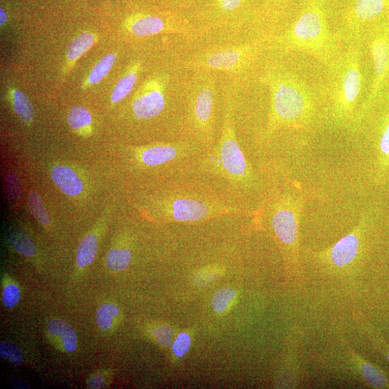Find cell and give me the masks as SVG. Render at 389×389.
Returning a JSON list of instances; mask_svg holds the SVG:
<instances>
[{
  "label": "cell",
  "mask_w": 389,
  "mask_h": 389,
  "mask_svg": "<svg viewBox=\"0 0 389 389\" xmlns=\"http://www.w3.org/2000/svg\"><path fill=\"white\" fill-rule=\"evenodd\" d=\"M117 59L116 53H110L102 58L89 75L84 82L85 87L101 82L110 72Z\"/></svg>",
  "instance_id": "24"
},
{
  "label": "cell",
  "mask_w": 389,
  "mask_h": 389,
  "mask_svg": "<svg viewBox=\"0 0 389 389\" xmlns=\"http://www.w3.org/2000/svg\"><path fill=\"white\" fill-rule=\"evenodd\" d=\"M301 205L291 196H284L274 203L272 224L279 241L284 245H297Z\"/></svg>",
  "instance_id": "9"
},
{
  "label": "cell",
  "mask_w": 389,
  "mask_h": 389,
  "mask_svg": "<svg viewBox=\"0 0 389 389\" xmlns=\"http://www.w3.org/2000/svg\"><path fill=\"white\" fill-rule=\"evenodd\" d=\"M223 273V268L219 265L206 267L195 275L194 282L198 286L212 283Z\"/></svg>",
  "instance_id": "29"
},
{
  "label": "cell",
  "mask_w": 389,
  "mask_h": 389,
  "mask_svg": "<svg viewBox=\"0 0 389 389\" xmlns=\"http://www.w3.org/2000/svg\"><path fill=\"white\" fill-rule=\"evenodd\" d=\"M151 334L155 342L160 346L168 347L172 343L174 332L169 326H156L153 329Z\"/></svg>",
  "instance_id": "31"
},
{
  "label": "cell",
  "mask_w": 389,
  "mask_h": 389,
  "mask_svg": "<svg viewBox=\"0 0 389 389\" xmlns=\"http://www.w3.org/2000/svg\"><path fill=\"white\" fill-rule=\"evenodd\" d=\"M362 321L363 322L362 325L364 326L366 333L369 336L374 345L383 355L389 363V345L385 341L381 334L374 330V326L367 321H364L363 318H362Z\"/></svg>",
  "instance_id": "30"
},
{
  "label": "cell",
  "mask_w": 389,
  "mask_h": 389,
  "mask_svg": "<svg viewBox=\"0 0 389 389\" xmlns=\"http://www.w3.org/2000/svg\"><path fill=\"white\" fill-rule=\"evenodd\" d=\"M46 333L50 343L58 350L73 352L77 347V335L66 321L53 319L46 324Z\"/></svg>",
  "instance_id": "13"
},
{
  "label": "cell",
  "mask_w": 389,
  "mask_h": 389,
  "mask_svg": "<svg viewBox=\"0 0 389 389\" xmlns=\"http://www.w3.org/2000/svg\"><path fill=\"white\" fill-rule=\"evenodd\" d=\"M113 373L110 371H99L93 374L87 381L88 388L99 389L106 387L112 380Z\"/></svg>",
  "instance_id": "32"
},
{
  "label": "cell",
  "mask_w": 389,
  "mask_h": 389,
  "mask_svg": "<svg viewBox=\"0 0 389 389\" xmlns=\"http://www.w3.org/2000/svg\"><path fill=\"white\" fill-rule=\"evenodd\" d=\"M155 214L175 222H197L241 212L228 197L217 189L200 182H176L157 198L153 203Z\"/></svg>",
  "instance_id": "5"
},
{
  "label": "cell",
  "mask_w": 389,
  "mask_h": 389,
  "mask_svg": "<svg viewBox=\"0 0 389 389\" xmlns=\"http://www.w3.org/2000/svg\"><path fill=\"white\" fill-rule=\"evenodd\" d=\"M7 21V15L5 11L1 8L0 9V25L2 26L6 24Z\"/></svg>",
  "instance_id": "37"
},
{
  "label": "cell",
  "mask_w": 389,
  "mask_h": 389,
  "mask_svg": "<svg viewBox=\"0 0 389 389\" xmlns=\"http://www.w3.org/2000/svg\"><path fill=\"white\" fill-rule=\"evenodd\" d=\"M379 149L383 157L389 158V121L385 124L381 132L379 139Z\"/></svg>",
  "instance_id": "36"
},
{
  "label": "cell",
  "mask_w": 389,
  "mask_h": 389,
  "mask_svg": "<svg viewBox=\"0 0 389 389\" xmlns=\"http://www.w3.org/2000/svg\"><path fill=\"white\" fill-rule=\"evenodd\" d=\"M236 298V292L231 288L219 290L212 300V307L215 312L223 314L228 312L234 305Z\"/></svg>",
  "instance_id": "26"
},
{
  "label": "cell",
  "mask_w": 389,
  "mask_h": 389,
  "mask_svg": "<svg viewBox=\"0 0 389 389\" xmlns=\"http://www.w3.org/2000/svg\"><path fill=\"white\" fill-rule=\"evenodd\" d=\"M132 260V253L129 248L116 245L109 250L106 258V265L114 272H122L127 270Z\"/></svg>",
  "instance_id": "21"
},
{
  "label": "cell",
  "mask_w": 389,
  "mask_h": 389,
  "mask_svg": "<svg viewBox=\"0 0 389 389\" xmlns=\"http://www.w3.org/2000/svg\"><path fill=\"white\" fill-rule=\"evenodd\" d=\"M141 70V63L139 62L134 63L129 68L125 75L118 81L113 89L111 95L112 103L121 102L132 93L138 82Z\"/></svg>",
  "instance_id": "17"
},
{
  "label": "cell",
  "mask_w": 389,
  "mask_h": 389,
  "mask_svg": "<svg viewBox=\"0 0 389 389\" xmlns=\"http://www.w3.org/2000/svg\"><path fill=\"white\" fill-rule=\"evenodd\" d=\"M121 316V310L117 305L105 303L97 309L96 319L100 330L108 333L113 331Z\"/></svg>",
  "instance_id": "22"
},
{
  "label": "cell",
  "mask_w": 389,
  "mask_h": 389,
  "mask_svg": "<svg viewBox=\"0 0 389 389\" xmlns=\"http://www.w3.org/2000/svg\"><path fill=\"white\" fill-rule=\"evenodd\" d=\"M106 219H101L79 243L76 256L77 272H82L94 262L98 250L100 237L105 229Z\"/></svg>",
  "instance_id": "14"
},
{
  "label": "cell",
  "mask_w": 389,
  "mask_h": 389,
  "mask_svg": "<svg viewBox=\"0 0 389 389\" xmlns=\"http://www.w3.org/2000/svg\"><path fill=\"white\" fill-rule=\"evenodd\" d=\"M0 355L8 362L20 366L24 362V357L21 350L15 345L2 341L0 343Z\"/></svg>",
  "instance_id": "28"
},
{
  "label": "cell",
  "mask_w": 389,
  "mask_h": 389,
  "mask_svg": "<svg viewBox=\"0 0 389 389\" xmlns=\"http://www.w3.org/2000/svg\"><path fill=\"white\" fill-rule=\"evenodd\" d=\"M218 75L207 71L192 72L183 79V137L205 151L216 141V112Z\"/></svg>",
  "instance_id": "6"
},
{
  "label": "cell",
  "mask_w": 389,
  "mask_h": 389,
  "mask_svg": "<svg viewBox=\"0 0 389 389\" xmlns=\"http://www.w3.org/2000/svg\"><path fill=\"white\" fill-rule=\"evenodd\" d=\"M260 82L270 94L267 123L262 139H271L285 128H303L311 123L317 108V96L311 87L275 58L262 68Z\"/></svg>",
  "instance_id": "1"
},
{
  "label": "cell",
  "mask_w": 389,
  "mask_h": 389,
  "mask_svg": "<svg viewBox=\"0 0 389 389\" xmlns=\"http://www.w3.org/2000/svg\"><path fill=\"white\" fill-rule=\"evenodd\" d=\"M362 232V225L356 227L330 249L323 253L324 257L337 267L350 265L360 253Z\"/></svg>",
  "instance_id": "11"
},
{
  "label": "cell",
  "mask_w": 389,
  "mask_h": 389,
  "mask_svg": "<svg viewBox=\"0 0 389 389\" xmlns=\"http://www.w3.org/2000/svg\"><path fill=\"white\" fill-rule=\"evenodd\" d=\"M224 89L223 121L219 137L212 148L198 158L191 172H203L217 181H223L232 193V198H236L238 193L251 190L255 178L253 167L237 139L234 84Z\"/></svg>",
  "instance_id": "2"
},
{
  "label": "cell",
  "mask_w": 389,
  "mask_h": 389,
  "mask_svg": "<svg viewBox=\"0 0 389 389\" xmlns=\"http://www.w3.org/2000/svg\"><path fill=\"white\" fill-rule=\"evenodd\" d=\"M348 42L327 69L328 82L325 87L332 117L340 125L353 118L364 85L360 44L358 39Z\"/></svg>",
  "instance_id": "7"
},
{
  "label": "cell",
  "mask_w": 389,
  "mask_h": 389,
  "mask_svg": "<svg viewBox=\"0 0 389 389\" xmlns=\"http://www.w3.org/2000/svg\"><path fill=\"white\" fill-rule=\"evenodd\" d=\"M327 0H305L295 20L284 32H266L270 50L298 52L313 57L326 69L343 50V36L332 31L328 20Z\"/></svg>",
  "instance_id": "3"
},
{
  "label": "cell",
  "mask_w": 389,
  "mask_h": 389,
  "mask_svg": "<svg viewBox=\"0 0 389 389\" xmlns=\"http://www.w3.org/2000/svg\"><path fill=\"white\" fill-rule=\"evenodd\" d=\"M246 0H217L219 10L224 14H229L241 8Z\"/></svg>",
  "instance_id": "35"
},
{
  "label": "cell",
  "mask_w": 389,
  "mask_h": 389,
  "mask_svg": "<svg viewBox=\"0 0 389 389\" xmlns=\"http://www.w3.org/2000/svg\"><path fill=\"white\" fill-rule=\"evenodd\" d=\"M51 177L54 184L65 195L77 197L82 193V179L71 167L56 165L51 169Z\"/></svg>",
  "instance_id": "15"
},
{
  "label": "cell",
  "mask_w": 389,
  "mask_h": 389,
  "mask_svg": "<svg viewBox=\"0 0 389 389\" xmlns=\"http://www.w3.org/2000/svg\"><path fill=\"white\" fill-rule=\"evenodd\" d=\"M388 4L389 0H353L344 17L348 41L358 39L363 28L380 17Z\"/></svg>",
  "instance_id": "10"
},
{
  "label": "cell",
  "mask_w": 389,
  "mask_h": 389,
  "mask_svg": "<svg viewBox=\"0 0 389 389\" xmlns=\"http://www.w3.org/2000/svg\"><path fill=\"white\" fill-rule=\"evenodd\" d=\"M353 357L359 374L369 385L374 388H389V378L385 371L358 355L353 354Z\"/></svg>",
  "instance_id": "16"
},
{
  "label": "cell",
  "mask_w": 389,
  "mask_h": 389,
  "mask_svg": "<svg viewBox=\"0 0 389 389\" xmlns=\"http://www.w3.org/2000/svg\"><path fill=\"white\" fill-rule=\"evenodd\" d=\"M68 122L70 128L79 135H89L92 130L93 117L84 106H75L69 112Z\"/></svg>",
  "instance_id": "20"
},
{
  "label": "cell",
  "mask_w": 389,
  "mask_h": 389,
  "mask_svg": "<svg viewBox=\"0 0 389 389\" xmlns=\"http://www.w3.org/2000/svg\"><path fill=\"white\" fill-rule=\"evenodd\" d=\"M370 51L375 79L369 99L364 106V110L367 109L374 100L382 82L389 73V34L374 37L370 43Z\"/></svg>",
  "instance_id": "12"
},
{
  "label": "cell",
  "mask_w": 389,
  "mask_h": 389,
  "mask_svg": "<svg viewBox=\"0 0 389 389\" xmlns=\"http://www.w3.org/2000/svg\"><path fill=\"white\" fill-rule=\"evenodd\" d=\"M28 205L38 222L44 227L49 228L51 224L50 218L37 193L32 191L29 193Z\"/></svg>",
  "instance_id": "27"
},
{
  "label": "cell",
  "mask_w": 389,
  "mask_h": 389,
  "mask_svg": "<svg viewBox=\"0 0 389 389\" xmlns=\"http://www.w3.org/2000/svg\"><path fill=\"white\" fill-rule=\"evenodd\" d=\"M191 345V338L186 333H179L174 341L172 350L178 357H184L189 351Z\"/></svg>",
  "instance_id": "33"
},
{
  "label": "cell",
  "mask_w": 389,
  "mask_h": 389,
  "mask_svg": "<svg viewBox=\"0 0 389 389\" xmlns=\"http://www.w3.org/2000/svg\"><path fill=\"white\" fill-rule=\"evenodd\" d=\"M97 42L96 34L85 32L79 35L70 44L67 51V68H71L77 60L91 49Z\"/></svg>",
  "instance_id": "19"
},
{
  "label": "cell",
  "mask_w": 389,
  "mask_h": 389,
  "mask_svg": "<svg viewBox=\"0 0 389 389\" xmlns=\"http://www.w3.org/2000/svg\"><path fill=\"white\" fill-rule=\"evenodd\" d=\"M6 184L10 198L13 202H18L21 196V189L18 178L13 174L6 177Z\"/></svg>",
  "instance_id": "34"
},
{
  "label": "cell",
  "mask_w": 389,
  "mask_h": 389,
  "mask_svg": "<svg viewBox=\"0 0 389 389\" xmlns=\"http://www.w3.org/2000/svg\"><path fill=\"white\" fill-rule=\"evenodd\" d=\"M2 299L5 307L15 308L21 299V291L18 283L9 276H3Z\"/></svg>",
  "instance_id": "25"
},
{
  "label": "cell",
  "mask_w": 389,
  "mask_h": 389,
  "mask_svg": "<svg viewBox=\"0 0 389 389\" xmlns=\"http://www.w3.org/2000/svg\"><path fill=\"white\" fill-rule=\"evenodd\" d=\"M269 50L267 37L262 33L248 40L208 44L179 55L176 57L174 67L182 72L207 71L218 75L224 74L234 83L246 78Z\"/></svg>",
  "instance_id": "4"
},
{
  "label": "cell",
  "mask_w": 389,
  "mask_h": 389,
  "mask_svg": "<svg viewBox=\"0 0 389 389\" xmlns=\"http://www.w3.org/2000/svg\"><path fill=\"white\" fill-rule=\"evenodd\" d=\"M171 77L167 74L148 78L138 89L132 103L134 116L148 121L161 115L168 105L167 89Z\"/></svg>",
  "instance_id": "8"
},
{
  "label": "cell",
  "mask_w": 389,
  "mask_h": 389,
  "mask_svg": "<svg viewBox=\"0 0 389 389\" xmlns=\"http://www.w3.org/2000/svg\"><path fill=\"white\" fill-rule=\"evenodd\" d=\"M6 239L9 246L20 255L27 258L36 255L37 248L33 238L24 231L11 230L6 235Z\"/></svg>",
  "instance_id": "18"
},
{
  "label": "cell",
  "mask_w": 389,
  "mask_h": 389,
  "mask_svg": "<svg viewBox=\"0 0 389 389\" xmlns=\"http://www.w3.org/2000/svg\"><path fill=\"white\" fill-rule=\"evenodd\" d=\"M10 98L14 110L21 121L26 125H31L34 118V110L28 98L18 89H11Z\"/></svg>",
  "instance_id": "23"
},
{
  "label": "cell",
  "mask_w": 389,
  "mask_h": 389,
  "mask_svg": "<svg viewBox=\"0 0 389 389\" xmlns=\"http://www.w3.org/2000/svg\"><path fill=\"white\" fill-rule=\"evenodd\" d=\"M280 2L281 3H283V2H287L288 1V0H279Z\"/></svg>",
  "instance_id": "38"
}]
</instances>
